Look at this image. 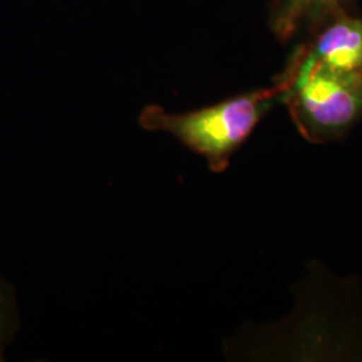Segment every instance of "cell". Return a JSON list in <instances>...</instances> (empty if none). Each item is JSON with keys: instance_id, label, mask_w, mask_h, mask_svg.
Segmentation results:
<instances>
[{"instance_id": "obj_5", "label": "cell", "mask_w": 362, "mask_h": 362, "mask_svg": "<svg viewBox=\"0 0 362 362\" xmlns=\"http://www.w3.org/2000/svg\"><path fill=\"white\" fill-rule=\"evenodd\" d=\"M18 327V308L11 286L0 278V361L4 360V349Z\"/></svg>"}, {"instance_id": "obj_2", "label": "cell", "mask_w": 362, "mask_h": 362, "mask_svg": "<svg viewBox=\"0 0 362 362\" xmlns=\"http://www.w3.org/2000/svg\"><path fill=\"white\" fill-rule=\"evenodd\" d=\"M275 81L284 86L281 104L309 143L337 141L362 119V71L326 69L296 47Z\"/></svg>"}, {"instance_id": "obj_1", "label": "cell", "mask_w": 362, "mask_h": 362, "mask_svg": "<svg viewBox=\"0 0 362 362\" xmlns=\"http://www.w3.org/2000/svg\"><path fill=\"white\" fill-rule=\"evenodd\" d=\"M282 93V83L274 79L270 88L247 91L187 113H169L160 105H148L139 116V124L148 132L175 136L185 148L203 156L212 172L223 173L262 118L281 104Z\"/></svg>"}, {"instance_id": "obj_4", "label": "cell", "mask_w": 362, "mask_h": 362, "mask_svg": "<svg viewBox=\"0 0 362 362\" xmlns=\"http://www.w3.org/2000/svg\"><path fill=\"white\" fill-rule=\"evenodd\" d=\"M349 0H270L269 27L281 43L303 27L311 30L332 13L348 10Z\"/></svg>"}, {"instance_id": "obj_3", "label": "cell", "mask_w": 362, "mask_h": 362, "mask_svg": "<svg viewBox=\"0 0 362 362\" xmlns=\"http://www.w3.org/2000/svg\"><path fill=\"white\" fill-rule=\"evenodd\" d=\"M309 33L310 38L297 46L303 55L334 71H362L361 16L342 10L327 16Z\"/></svg>"}]
</instances>
